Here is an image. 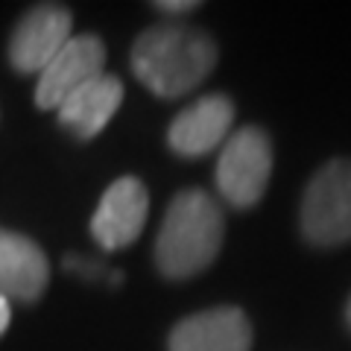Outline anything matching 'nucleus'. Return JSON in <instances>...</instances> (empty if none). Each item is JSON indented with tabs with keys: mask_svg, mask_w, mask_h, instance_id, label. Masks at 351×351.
<instances>
[{
	"mask_svg": "<svg viewBox=\"0 0 351 351\" xmlns=\"http://www.w3.org/2000/svg\"><path fill=\"white\" fill-rule=\"evenodd\" d=\"M272 176V141L261 126H243L228 135L217 161V188L234 208L263 199Z\"/></svg>",
	"mask_w": 351,
	"mask_h": 351,
	"instance_id": "4",
	"label": "nucleus"
},
{
	"mask_svg": "<svg viewBox=\"0 0 351 351\" xmlns=\"http://www.w3.org/2000/svg\"><path fill=\"white\" fill-rule=\"evenodd\" d=\"M346 319H348V325H351V299H348V307H346Z\"/></svg>",
	"mask_w": 351,
	"mask_h": 351,
	"instance_id": "15",
	"label": "nucleus"
},
{
	"mask_svg": "<svg viewBox=\"0 0 351 351\" xmlns=\"http://www.w3.org/2000/svg\"><path fill=\"white\" fill-rule=\"evenodd\" d=\"M106 47L97 36H73L64 47L53 56V62L38 73L36 82V106L38 108H59L68 97L103 73Z\"/></svg>",
	"mask_w": 351,
	"mask_h": 351,
	"instance_id": "7",
	"label": "nucleus"
},
{
	"mask_svg": "<svg viewBox=\"0 0 351 351\" xmlns=\"http://www.w3.org/2000/svg\"><path fill=\"white\" fill-rule=\"evenodd\" d=\"M73 38V15L64 6L41 3L18 21L9 38V62L21 73H41Z\"/></svg>",
	"mask_w": 351,
	"mask_h": 351,
	"instance_id": "5",
	"label": "nucleus"
},
{
	"mask_svg": "<svg viewBox=\"0 0 351 351\" xmlns=\"http://www.w3.org/2000/svg\"><path fill=\"white\" fill-rule=\"evenodd\" d=\"M226 234L223 208L205 191L173 196L156 237V267L164 278H191L208 269L219 255Z\"/></svg>",
	"mask_w": 351,
	"mask_h": 351,
	"instance_id": "2",
	"label": "nucleus"
},
{
	"mask_svg": "<svg viewBox=\"0 0 351 351\" xmlns=\"http://www.w3.org/2000/svg\"><path fill=\"white\" fill-rule=\"evenodd\" d=\"M196 6L199 3H193V0H158V3H152V9H158V12H170V15L193 12Z\"/></svg>",
	"mask_w": 351,
	"mask_h": 351,
	"instance_id": "13",
	"label": "nucleus"
},
{
	"mask_svg": "<svg viewBox=\"0 0 351 351\" xmlns=\"http://www.w3.org/2000/svg\"><path fill=\"white\" fill-rule=\"evenodd\" d=\"M149 214V193L144 182L135 176H120L117 182L108 184L100 205L91 217V237L106 252L126 249L144 232Z\"/></svg>",
	"mask_w": 351,
	"mask_h": 351,
	"instance_id": "6",
	"label": "nucleus"
},
{
	"mask_svg": "<svg viewBox=\"0 0 351 351\" xmlns=\"http://www.w3.org/2000/svg\"><path fill=\"white\" fill-rule=\"evenodd\" d=\"M64 267H68V272H80V276H85V278H103L106 276L112 284L123 281L120 272H106V267H100V263H94V261H85L80 255H68L64 258Z\"/></svg>",
	"mask_w": 351,
	"mask_h": 351,
	"instance_id": "12",
	"label": "nucleus"
},
{
	"mask_svg": "<svg viewBox=\"0 0 351 351\" xmlns=\"http://www.w3.org/2000/svg\"><path fill=\"white\" fill-rule=\"evenodd\" d=\"M50 267L36 240L0 228V295L36 302L47 290Z\"/></svg>",
	"mask_w": 351,
	"mask_h": 351,
	"instance_id": "10",
	"label": "nucleus"
},
{
	"mask_svg": "<svg viewBox=\"0 0 351 351\" xmlns=\"http://www.w3.org/2000/svg\"><path fill=\"white\" fill-rule=\"evenodd\" d=\"M302 237L313 246H343L351 240V158H334L307 182L299 211Z\"/></svg>",
	"mask_w": 351,
	"mask_h": 351,
	"instance_id": "3",
	"label": "nucleus"
},
{
	"mask_svg": "<svg viewBox=\"0 0 351 351\" xmlns=\"http://www.w3.org/2000/svg\"><path fill=\"white\" fill-rule=\"evenodd\" d=\"M170 351H249L252 325L240 307H211L170 331Z\"/></svg>",
	"mask_w": 351,
	"mask_h": 351,
	"instance_id": "9",
	"label": "nucleus"
},
{
	"mask_svg": "<svg viewBox=\"0 0 351 351\" xmlns=\"http://www.w3.org/2000/svg\"><path fill=\"white\" fill-rule=\"evenodd\" d=\"M9 316H12V311H9V299L6 295H0V334L9 328Z\"/></svg>",
	"mask_w": 351,
	"mask_h": 351,
	"instance_id": "14",
	"label": "nucleus"
},
{
	"mask_svg": "<svg viewBox=\"0 0 351 351\" xmlns=\"http://www.w3.org/2000/svg\"><path fill=\"white\" fill-rule=\"evenodd\" d=\"M217 68V44L208 32L184 24H158L138 36L132 71L156 97L173 100L205 82Z\"/></svg>",
	"mask_w": 351,
	"mask_h": 351,
	"instance_id": "1",
	"label": "nucleus"
},
{
	"mask_svg": "<svg viewBox=\"0 0 351 351\" xmlns=\"http://www.w3.org/2000/svg\"><path fill=\"white\" fill-rule=\"evenodd\" d=\"M120 103H123V82L112 73H100L91 82H85L82 88L64 100L59 112V123L76 138H97L106 129V123L117 114Z\"/></svg>",
	"mask_w": 351,
	"mask_h": 351,
	"instance_id": "11",
	"label": "nucleus"
},
{
	"mask_svg": "<svg viewBox=\"0 0 351 351\" xmlns=\"http://www.w3.org/2000/svg\"><path fill=\"white\" fill-rule=\"evenodd\" d=\"M234 126V103L226 94H208L176 114L167 129V144L176 156L199 158L228 141Z\"/></svg>",
	"mask_w": 351,
	"mask_h": 351,
	"instance_id": "8",
	"label": "nucleus"
}]
</instances>
